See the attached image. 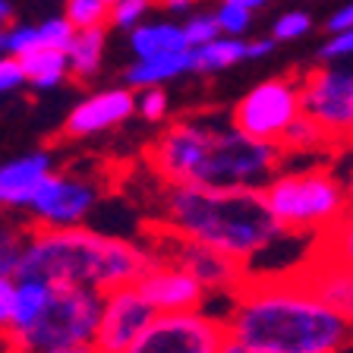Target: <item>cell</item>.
<instances>
[{"instance_id": "obj_1", "label": "cell", "mask_w": 353, "mask_h": 353, "mask_svg": "<svg viewBox=\"0 0 353 353\" xmlns=\"http://www.w3.org/2000/svg\"><path fill=\"white\" fill-rule=\"evenodd\" d=\"M228 341L246 353H344L353 325L325 306L294 272L250 274L230 296Z\"/></svg>"}, {"instance_id": "obj_2", "label": "cell", "mask_w": 353, "mask_h": 353, "mask_svg": "<svg viewBox=\"0 0 353 353\" xmlns=\"http://www.w3.org/2000/svg\"><path fill=\"white\" fill-rule=\"evenodd\" d=\"M152 170L164 186L265 190L284 170L281 145L243 136L230 120L180 117L148 148Z\"/></svg>"}, {"instance_id": "obj_3", "label": "cell", "mask_w": 353, "mask_h": 353, "mask_svg": "<svg viewBox=\"0 0 353 353\" xmlns=\"http://www.w3.org/2000/svg\"><path fill=\"white\" fill-rule=\"evenodd\" d=\"M161 234L196 243L246 265L287 240L262 190H205V186H164L158 199Z\"/></svg>"}, {"instance_id": "obj_4", "label": "cell", "mask_w": 353, "mask_h": 353, "mask_svg": "<svg viewBox=\"0 0 353 353\" xmlns=\"http://www.w3.org/2000/svg\"><path fill=\"white\" fill-rule=\"evenodd\" d=\"M152 262L154 252L126 236L88 228H29L16 278L108 296L132 287Z\"/></svg>"}, {"instance_id": "obj_5", "label": "cell", "mask_w": 353, "mask_h": 353, "mask_svg": "<svg viewBox=\"0 0 353 353\" xmlns=\"http://www.w3.org/2000/svg\"><path fill=\"white\" fill-rule=\"evenodd\" d=\"M262 196L287 236H322L350 212L344 176L331 164L281 170Z\"/></svg>"}, {"instance_id": "obj_6", "label": "cell", "mask_w": 353, "mask_h": 353, "mask_svg": "<svg viewBox=\"0 0 353 353\" xmlns=\"http://www.w3.org/2000/svg\"><path fill=\"white\" fill-rule=\"evenodd\" d=\"M104 296L73 287H51V300L41 319L19 338H7L10 353H48L63 347H82L95 341Z\"/></svg>"}, {"instance_id": "obj_7", "label": "cell", "mask_w": 353, "mask_h": 353, "mask_svg": "<svg viewBox=\"0 0 353 353\" xmlns=\"http://www.w3.org/2000/svg\"><path fill=\"white\" fill-rule=\"evenodd\" d=\"M300 110L328 148L353 152V66L322 63L300 76Z\"/></svg>"}, {"instance_id": "obj_8", "label": "cell", "mask_w": 353, "mask_h": 353, "mask_svg": "<svg viewBox=\"0 0 353 353\" xmlns=\"http://www.w3.org/2000/svg\"><path fill=\"white\" fill-rule=\"evenodd\" d=\"M300 117V76H272L259 82L230 110V123L243 136L272 145H281L284 132Z\"/></svg>"}, {"instance_id": "obj_9", "label": "cell", "mask_w": 353, "mask_h": 353, "mask_svg": "<svg viewBox=\"0 0 353 353\" xmlns=\"http://www.w3.org/2000/svg\"><path fill=\"white\" fill-rule=\"evenodd\" d=\"M224 344H228L224 319L196 309V312L154 316L152 325L142 331V338L126 353H221Z\"/></svg>"}, {"instance_id": "obj_10", "label": "cell", "mask_w": 353, "mask_h": 353, "mask_svg": "<svg viewBox=\"0 0 353 353\" xmlns=\"http://www.w3.org/2000/svg\"><path fill=\"white\" fill-rule=\"evenodd\" d=\"M101 190L95 180L79 174H57L54 170L32 199V228H82V221L98 205Z\"/></svg>"}, {"instance_id": "obj_11", "label": "cell", "mask_w": 353, "mask_h": 353, "mask_svg": "<svg viewBox=\"0 0 353 353\" xmlns=\"http://www.w3.org/2000/svg\"><path fill=\"white\" fill-rule=\"evenodd\" d=\"M164 240H168V250H158L154 256L170 262V265H176L180 272H186L205 294H230L234 296L236 290L246 284V278L252 274L246 265L221 256V252H214V250L196 246V243L174 240V236H168V234H164Z\"/></svg>"}, {"instance_id": "obj_12", "label": "cell", "mask_w": 353, "mask_h": 353, "mask_svg": "<svg viewBox=\"0 0 353 353\" xmlns=\"http://www.w3.org/2000/svg\"><path fill=\"white\" fill-rule=\"evenodd\" d=\"M154 309L139 296L136 287H120L114 294L104 296L101 303V322L95 331V353H126L142 331L152 325Z\"/></svg>"}, {"instance_id": "obj_13", "label": "cell", "mask_w": 353, "mask_h": 353, "mask_svg": "<svg viewBox=\"0 0 353 353\" xmlns=\"http://www.w3.org/2000/svg\"><path fill=\"white\" fill-rule=\"evenodd\" d=\"M139 296L154 309V316H174V312H196L205 303V290L196 284L176 265L154 256L152 268L136 281Z\"/></svg>"}, {"instance_id": "obj_14", "label": "cell", "mask_w": 353, "mask_h": 353, "mask_svg": "<svg viewBox=\"0 0 353 353\" xmlns=\"http://www.w3.org/2000/svg\"><path fill=\"white\" fill-rule=\"evenodd\" d=\"M136 114V95L130 88H101L82 98L63 120V136L70 139H85V136H98L114 126L126 123Z\"/></svg>"}, {"instance_id": "obj_15", "label": "cell", "mask_w": 353, "mask_h": 353, "mask_svg": "<svg viewBox=\"0 0 353 353\" xmlns=\"http://www.w3.org/2000/svg\"><path fill=\"white\" fill-rule=\"evenodd\" d=\"M51 174L54 161L48 152H32L0 164V208H29L35 192Z\"/></svg>"}, {"instance_id": "obj_16", "label": "cell", "mask_w": 353, "mask_h": 353, "mask_svg": "<svg viewBox=\"0 0 353 353\" xmlns=\"http://www.w3.org/2000/svg\"><path fill=\"white\" fill-rule=\"evenodd\" d=\"M130 48L136 60H152L164 57V54H186V38L180 22L158 19V22H142L139 29L130 32Z\"/></svg>"}, {"instance_id": "obj_17", "label": "cell", "mask_w": 353, "mask_h": 353, "mask_svg": "<svg viewBox=\"0 0 353 353\" xmlns=\"http://www.w3.org/2000/svg\"><path fill=\"white\" fill-rule=\"evenodd\" d=\"M246 60V41L243 38H214L212 44L192 48L186 51V73H199V76H212L221 70L243 63Z\"/></svg>"}, {"instance_id": "obj_18", "label": "cell", "mask_w": 353, "mask_h": 353, "mask_svg": "<svg viewBox=\"0 0 353 353\" xmlns=\"http://www.w3.org/2000/svg\"><path fill=\"white\" fill-rule=\"evenodd\" d=\"M48 300H51V287L48 284H41V281H22V278L16 281L7 338H19V334H26V331L41 319Z\"/></svg>"}, {"instance_id": "obj_19", "label": "cell", "mask_w": 353, "mask_h": 353, "mask_svg": "<svg viewBox=\"0 0 353 353\" xmlns=\"http://www.w3.org/2000/svg\"><path fill=\"white\" fill-rule=\"evenodd\" d=\"M186 73V54H164V57H152V60H136L123 73L126 88L145 92V88H164V82L176 79Z\"/></svg>"}, {"instance_id": "obj_20", "label": "cell", "mask_w": 353, "mask_h": 353, "mask_svg": "<svg viewBox=\"0 0 353 353\" xmlns=\"http://www.w3.org/2000/svg\"><path fill=\"white\" fill-rule=\"evenodd\" d=\"M104 44H108V32L104 29H85L76 32L70 51H66V66L76 79H92L101 70L104 60Z\"/></svg>"}, {"instance_id": "obj_21", "label": "cell", "mask_w": 353, "mask_h": 353, "mask_svg": "<svg viewBox=\"0 0 353 353\" xmlns=\"http://www.w3.org/2000/svg\"><path fill=\"white\" fill-rule=\"evenodd\" d=\"M19 66L26 79L38 88H54L70 76V66H66V54L51 51V48H35L32 54L19 57Z\"/></svg>"}, {"instance_id": "obj_22", "label": "cell", "mask_w": 353, "mask_h": 353, "mask_svg": "<svg viewBox=\"0 0 353 353\" xmlns=\"http://www.w3.org/2000/svg\"><path fill=\"white\" fill-rule=\"evenodd\" d=\"M309 256H319V259H328V262L344 265V268H353V212H347L334 228L325 230L322 236H316Z\"/></svg>"}, {"instance_id": "obj_23", "label": "cell", "mask_w": 353, "mask_h": 353, "mask_svg": "<svg viewBox=\"0 0 353 353\" xmlns=\"http://www.w3.org/2000/svg\"><path fill=\"white\" fill-rule=\"evenodd\" d=\"M262 10L259 0H224L218 10H214V19H218V29L224 38H243L252 26V16Z\"/></svg>"}, {"instance_id": "obj_24", "label": "cell", "mask_w": 353, "mask_h": 353, "mask_svg": "<svg viewBox=\"0 0 353 353\" xmlns=\"http://www.w3.org/2000/svg\"><path fill=\"white\" fill-rule=\"evenodd\" d=\"M110 13V3L108 0H70L63 10V16L70 19L76 32H85V29H104Z\"/></svg>"}, {"instance_id": "obj_25", "label": "cell", "mask_w": 353, "mask_h": 353, "mask_svg": "<svg viewBox=\"0 0 353 353\" xmlns=\"http://www.w3.org/2000/svg\"><path fill=\"white\" fill-rule=\"evenodd\" d=\"M180 29H183V38H186V48H202V44H212L214 38H221V29H218V19L214 13L208 10H192L183 22H180Z\"/></svg>"}, {"instance_id": "obj_26", "label": "cell", "mask_w": 353, "mask_h": 353, "mask_svg": "<svg viewBox=\"0 0 353 353\" xmlns=\"http://www.w3.org/2000/svg\"><path fill=\"white\" fill-rule=\"evenodd\" d=\"M35 29H38L41 48H51V51H60V54L70 51V44H73V38H76V29L70 26V19H66L63 13L48 16V19H44L41 26H35Z\"/></svg>"}, {"instance_id": "obj_27", "label": "cell", "mask_w": 353, "mask_h": 353, "mask_svg": "<svg viewBox=\"0 0 353 353\" xmlns=\"http://www.w3.org/2000/svg\"><path fill=\"white\" fill-rule=\"evenodd\" d=\"M312 148H328V145H325L322 132L309 123L306 117H300L290 130L284 132V139H281V152L290 154V152H312Z\"/></svg>"}, {"instance_id": "obj_28", "label": "cell", "mask_w": 353, "mask_h": 353, "mask_svg": "<svg viewBox=\"0 0 353 353\" xmlns=\"http://www.w3.org/2000/svg\"><path fill=\"white\" fill-rule=\"evenodd\" d=\"M312 32V16L306 10H290V13H281L272 26V41H296V38H306Z\"/></svg>"}, {"instance_id": "obj_29", "label": "cell", "mask_w": 353, "mask_h": 353, "mask_svg": "<svg viewBox=\"0 0 353 353\" xmlns=\"http://www.w3.org/2000/svg\"><path fill=\"white\" fill-rule=\"evenodd\" d=\"M148 10H152V3H145V0H114V3H110V13H108V22L123 32H132L145 22Z\"/></svg>"}, {"instance_id": "obj_30", "label": "cell", "mask_w": 353, "mask_h": 353, "mask_svg": "<svg viewBox=\"0 0 353 353\" xmlns=\"http://www.w3.org/2000/svg\"><path fill=\"white\" fill-rule=\"evenodd\" d=\"M136 114H139L145 123H164L170 114V98L164 88H145V92H136Z\"/></svg>"}, {"instance_id": "obj_31", "label": "cell", "mask_w": 353, "mask_h": 353, "mask_svg": "<svg viewBox=\"0 0 353 353\" xmlns=\"http://www.w3.org/2000/svg\"><path fill=\"white\" fill-rule=\"evenodd\" d=\"M35 48H41L35 26H10L7 29V54L10 57L19 60V57H26V54H32Z\"/></svg>"}, {"instance_id": "obj_32", "label": "cell", "mask_w": 353, "mask_h": 353, "mask_svg": "<svg viewBox=\"0 0 353 353\" xmlns=\"http://www.w3.org/2000/svg\"><path fill=\"white\" fill-rule=\"evenodd\" d=\"M353 57V29L341 32V35H328V41L319 48V60L322 63H334V60Z\"/></svg>"}, {"instance_id": "obj_33", "label": "cell", "mask_w": 353, "mask_h": 353, "mask_svg": "<svg viewBox=\"0 0 353 353\" xmlns=\"http://www.w3.org/2000/svg\"><path fill=\"white\" fill-rule=\"evenodd\" d=\"M22 82H26V73H22L19 60L10 57V54H3V57H0V95L16 92Z\"/></svg>"}, {"instance_id": "obj_34", "label": "cell", "mask_w": 353, "mask_h": 353, "mask_svg": "<svg viewBox=\"0 0 353 353\" xmlns=\"http://www.w3.org/2000/svg\"><path fill=\"white\" fill-rule=\"evenodd\" d=\"M13 290H16V281H13V278H0V334H7V328H10Z\"/></svg>"}, {"instance_id": "obj_35", "label": "cell", "mask_w": 353, "mask_h": 353, "mask_svg": "<svg viewBox=\"0 0 353 353\" xmlns=\"http://www.w3.org/2000/svg\"><path fill=\"white\" fill-rule=\"evenodd\" d=\"M350 29H353V3L338 7L328 16V22H325V32H328V35H341V32H350Z\"/></svg>"}, {"instance_id": "obj_36", "label": "cell", "mask_w": 353, "mask_h": 353, "mask_svg": "<svg viewBox=\"0 0 353 353\" xmlns=\"http://www.w3.org/2000/svg\"><path fill=\"white\" fill-rule=\"evenodd\" d=\"M274 51L272 38H256V41H246V60H262Z\"/></svg>"}, {"instance_id": "obj_37", "label": "cell", "mask_w": 353, "mask_h": 353, "mask_svg": "<svg viewBox=\"0 0 353 353\" xmlns=\"http://www.w3.org/2000/svg\"><path fill=\"white\" fill-rule=\"evenodd\" d=\"M164 10L174 16H190L192 13V3H186V0H170V3H164Z\"/></svg>"}, {"instance_id": "obj_38", "label": "cell", "mask_w": 353, "mask_h": 353, "mask_svg": "<svg viewBox=\"0 0 353 353\" xmlns=\"http://www.w3.org/2000/svg\"><path fill=\"white\" fill-rule=\"evenodd\" d=\"M10 19H13V7H10L7 0H0V29H7Z\"/></svg>"}, {"instance_id": "obj_39", "label": "cell", "mask_w": 353, "mask_h": 353, "mask_svg": "<svg viewBox=\"0 0 353 353\" xmlns=\"http://www.w3.org/2000/svg\"><path fill=\"white\" fill-rule=\"evenodd\" d=\"M48 353H95V347L82 344V347H63V350H48Z\"/></svg>"}, {"instance_id": "obj_40", "label": "cell", "mask_w": 353, "mask_h": 353, "mask_svg": "<svg viewBox=\"0 0 353 353\" xmlns=\"http://www.w3.org/2000/svg\"><path fill=\"white\" fill-rule=\"evenodd\" d=\"M344 186H347V202H350V212H353V164H350V170H347V176H344Z\"/></svg>"}, {"instance_id": "obj_41", "label": "cell", "mask_w": 353, "mask_h": 353, "mask_svg": "<svg viewBox=\"0 0 353 353\" xmlns=\"http://www.w3.org/2000/svg\"><path fill=\"white\" fill-rule=\"evenodd\" d=\"M7 54V29H0V57Z\"/></svg>"}, {"instance_id": "obj_42", "label": "cell", "mask_w": 353, "mask_h": 353, "mask_svg": "<svg viewBox=\"0 0 353 353\" xmlns=\"http://www.w3.org/2000/svg\"><path fill=\"white\" fill-rule=\"evenodd\" d=\"M221 353H246V350H243V347H236V344H230V341H228V344H224V350H221Z\"/></svg>"}]
</instances>
